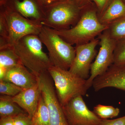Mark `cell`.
<instances>
[{
    "mask_svg": "<svg viewBox=\"0 0 125 125\" xmlns=\"http://www.w3.org/2000/svg\"><path fill=\"white\" fill-rule=\"evenodd\" d=\"M42 42L38 35H28L11 47L22 64L38 77L48 72L52 66L49 56L42 50Z\"/></svg>",
    "mask_w": 125,
    "mask_h": 125,
    "instance_id": "cell-1",
    "label": "cell"
},
{
    "mask_svg": "<svg viewBox=\"0 0 125 125\" xmlns=\"http://www.w3.org/2000/svg\"><path fill=\"white\" fill-rule=\"evenodd\" d=\"M108 28L109 26L101 23L95 10H89L82 12L79 21L72 28L54 30L65 41L76 46L91 42Z\"/></svg>",
    "mask_w": 125,
    "mask_h": 125,
    "instance_id": "cell-2",
    "label": "cell"
},
{
    "mask_svg": "<svg viewBox=\"0 0 125 125\" xmlns=\"http://www.w3.org/2000/svg\"><path fill=\"white\" fill-rule=\"evenodd\" d=\"M43 26L56 30L70 28L76 24L82 14L81 8L72 0H59L44 6Z\"/></svg>",
    "mask_w": 125,
    "mask_h": 125,
    "instance_id": "cell-3",
    "label": "cell"
},
{
    "mask_svg": "<svg viewBox=\"0 0 125 125\" xmlns=\"http://www.w3.org/2000/svg\"><path fill=\"white\" fill-rule=\"evenodd\" d=\"M38 36L46 47L52 66L63 70H69L75 57V48L63 40L54 29L49 27L43 26Z\"/></svg>",
    "mask_w": 125,
    "mask_h": 125,
    "instance_id": "cell-4",
    "label": "cell"
},
{
    "mask_svg": "<svg viewBox=\"0 0 125 125\" xmlns=\"http://www.w3.org/2000/svg\"><path fill=\"white\" fill-rule=\"evenodd\" d=\"M48 72L54 83L57 97L62 107L76 96H84L89 89L87 80L73 74L69 70L52 66Z\"/></svg>",
    "mask_w": 125,
    "mask_h": 125,
    "instance_id": "cell-5",
    "label": "cell"
},
{
    "mask_svg": "<svg viewBox=\"0 0 125 125\" xmlns=\"http://www.w3.org/2000/svg\"><path fill=\"white\" fill-rule=\"evenodd\" d=\"M0 12L4 16L9 30L8 45L11 47L28 35H39L43 25L38 21L25 18L6 5L0 6Z\"/></svg>",
    "mask_w": 125,
    "mask_h": 125,
    "instance_id": "cell-6",
    "label": "cell"
},
{
    "mask_svg": "<svg viewBox=\"0 0 125 125\" xmlns=\"http://www.w3.org/2000/svg\"><path fill=\"white\" fill-rule=\"evenodd\" d=\"M38 79L41 94L49 111V125H69L48 72L40 75Z\"/></svg>",
    "mask_w": 125,
    "mask_h": 125,
    "instance_id": "cell-7",
    "label": "cell"
},
{
    "mask_svg": "<svg viewBox=\"0 0 125 125\" xmlns=\"http://www.w3.org/2000/svg\"><path fill=\"white\" fill-rule=\"evenodd\" d=\"M108 29L98 36L100 49L95 60L92 63L90 75L87 80V86L89 89L92 86L94 80L104 73L113 64L114 52L116 41L112 38Z\"/></svg>",
    "mask_w": 125,
    "mask_h": 125,
    "instance_id": "cell-8",
    "label": "cell"
},
{
    "mask_svg": "<svg viewBox=\"0 0 125 125\" xmlns=\"http://www.w3.org/2000/svg\"><path fill=\"white\" fill-rule=\"evenodd\" d=\"M81 95L76 96L62 107L69 125H99L102 119L90 110Z\"/></svg>",
    "mask_w": 125,
    "mask_h": 125,
    "instance_id": "cell-9",
    "label": "cell"
},
{
    "mask_svg": "<svg viewBox=\"0 0 125 125\" xmlns=\"http://www.w3.org/2000/svg\"><path fill=\"white\" fill-rule=\"evenodd\" d=\"M99 42L98 38L88 43L75 46V57L69 71L77 76L88 79L93 61L97 54L96 47Z\"/></svg>",
    "mask_w": 125,
    "mask_h": 125,
    "instance_id": "cell-10",
    "label": "cell"
},
{
    "mask_svg": "<svg viewBox=\"0 0 125 125\" xmlns=\"http://www.w3.org/2000/svg\"><path fill=\"white\" fill-rule=\"evenodd\" d=\"M92 86L96 92L106 88H114L125 92V65L113 64L104 73L94 80Z\"/></svg>",
    "mask_w": 125,
    "mask_h": 125,
    "instance_id": "cell-11",
    "label": "cell"
},
{
    "mask_svg": "<svg viewBox=\"0 0 125 125\" xmlns=\"http://www.w3.org/2000/svg\"><path fill=\"white\" fill-rule=\"evenodd\" d=\"M25 18L42 22L44 6L38 0H9L5 5Z\"/></svg>",
    "mask_w": 125,
    "mask_h": 125,
    "instance_id": "cell-12",
    "label": "cell"
},
{
    "mask_svg": "<svg viewBox=\"0 0 125 125\" xmlns=\"http://www.w3.org/2000/svg\"><path fill=\"white\" fill-rule=\"evenodd\" d=\"M0 80L11 82L23 89L33 87L38 83V77L22 64L8 70Z\"/></svg>",
    "mask_w": 125,
    "mask_h": 125,
    "instance_id": "cell-13",
    "label": "cell"
},
{
    "mask_svg": "<svg viewBox=\"0 0 125 125\" xmlns=\"http://www.w3.org/2000/svg\"><path fill=\"white\" fill-rule=\"evenodd\" d=\"M41 93L38 83L33 87L23 89L11 99L32 118L37 109Z\"/></svg>",
    "mask_w": 125,
    "mask_h": 125,
    "instance_id": "cell-14",
    "label": "cell"
},
{
    "mask_svg": "<svg viewBox=\"0 0 125 125\" xmlns=\"http://www.w3.org/2000/svg\"><path fill=\"white\" fill-rule=\"evenodd\" d=\"M125 18V4L123 0H113L103 14L99 18L101 23L109 26Z\"/></svg>",
    "mask_w": 125,
    "mask_h": 125,
    "instance_id": "cell-15",
    "label": "cell"
},
{
    "mask_svg": "<svg viewBox=\"0 0 125 125\" xmlns=\"http://www.w3.org/2000/svg\"><path fill=\"white\" fill-rule=\"evenodd\" d=\"M21 64L20 60L12 47L0 49V80L8 70Z\"/></svg>",
    "mask_w": 125,
    "mask_h": 125,
    "instance_id": "cell-16",
    "label": "cell"
},
{
    "mask_svg": "<svg viewBox=\"0 0 125 125\" xmlns=\"http://www.w3.org/2000/svg\"><path fill=\"white\" fill-rule=\"evenodd\" d=\"M27 113L15 102L11 97L1 95L0 97V116L14 117L22 113Z\"/></svg>",
    "mask_w": 125,
    "mask_h": 125,
    "instance_id": "cell-17",
    "label": "cell"
},
{
    "mask_svg": "<svg viewBox=\"0 0 125 125\" xmlns=\"http://www.w3.org/2000/svg\"><path fill=\"white\" fill-rule=\"evenodd\" d=\"M48 108L42 94L37 111L32 118V125H49Z\"/></svg>",
    "mask_w": 125,
    "mask_h": 125,
    "instance_id": "cell-18",
    "label": "cell"
},
{
    "mask_svg": "<svg viewBox=\"0 0 125 125\" xmlns=\"http://www.w3.org/2000/svg\"><path fill=\"white\" fill-rule=\"evenodd\" d=\"M93 112L101 119H108L117 116L120 110L118 108L112 106L98 104L94 108Z\"/></svg>",
    "mask_w": 125,
    "mask_h": 125,
    "instance_id": "cell-19",
    "label": "cell"
},
{
    "mask_svg": "<svg viewBox=\"0 0 125 125\" xmlns=\"http://www.w3.org/2000/svg\"><path fill=\"white\" fill-rule=\"evenodd\" d=\"M109 34L116 42L125 39V18L113 23L109 26Z\"/></svg>",
    "mask_w": 125,
    "mask_h": 125,
    "instance_id": "cell-20",
    "label": "cell"
},
{
    "mask_svg": "<svg viewBox=\"0 0 125 125\" xmlns=\"http://www.w3.org/2000/svg\"><path fill=\"white\" fill-rule=\"evenodd\" d=\"M23 90L14 84L4 80H0V93L1 95L13 97Z\"/></svg>",
    "mask_w": 125,
    "mask_h": 125,
    "instance_id": "cell-21",
    "label": "cell"
},
{
    "mask_svg": "<svg viewBox=\"0 0 125 125\" xmlns=\"http://www.w3.org/2000/svg\"><path fill=\"white\" fill-rule=\"evenodd\" d=\"M113 64L117 65H125V39L116 42Z\"/></svg>",
    "mask_w": 125,
    "mask_h": 125,
    "instance_id": "cell-22",
    "label": "cell"
},
{
    "mask_svg": "<svg viewBox=\"0 0 125 125\" xmlns=\"http://www.w3.org/2000/svg\"><path fill=\"white\" fill-rule=\"evenodd\" d=\"M14 125H32V118L27 113H22L13 117Z\"/></svg>",
    "mask_w": 125,
    "mask_h": 125,
    "instance_id": "cell-23",
    "label": "cell"
},
{
    "mask_svg": "<svg viewBox=\"0 0 125 125\" xmlns=\"http://www.w3.org/2000/svg\"><path fill=\"white\" fill-rule=\"evenodd\" d=\"M93 0L96 3L98 8L99 13L98 15L99 18L105 12L108 7L111 4V2L112 1H111V0Z\"/></svg>",
    "mask_w": 125,
    "mask_h": 125,
    "instance_id": "cell-24",
    "label": "cell"
},
{
    "mask_svg": "<svg viewBox=\"0 0 125 125\" xmlns=\"http://www.w3.org/2000/svg\"><path fill=\"white\" fill-rule=\"evenodd\" d=\"M99 125H125V115L113 120L102 119Z\"/></svg>",
    "mask_w": 125,
    "mask_h": 125,
    "instance_id": "cell-25",
    "label": "cell"
},
{
    "mask_svg": "<svg viewBox=\"0 0 125 125\" xmlns=\"http://www.w3.org/2000/svg\"><path fill=\"white\" fill-rule=\"evenodd\" d=\"M0 125H14L13 117H0Z\"/></svg>",
    "mask_w": 125,
    "mask_h": 125,
    "instance_id": "cell-26",
    "label": "cell"
},
{
    "mask_svg": "<svg viewBox=\"0 0 125 125\" xmlns=\"http://www.w3.org/2000/svg\"><path fill=\"white\" fill-rule=\"evenodd\" d=\"M58 0H39L41 4L44 6Z\"/></svg>",
    "mask_w": 125,
    "mask_h": 125,
    "instance_id": "cell-27",
    "label": "cell"
},
{
    "mask_svg": "<svg viewBox=\"0 0 125 125\" xmlns=\"http://www.w3.org/2000/svg\"><path fill=\"white\" fill-rule=\"evenodd\" d=\"M72 0L75 1L80 7L82 8V6H83L82 4L83 1H85V0Z\"/></svg>",
    "mask_w": 125,
    "mask_h": 125,
    "instance_id": "cell-28",
    "label": "cell"
},
{
    "mask_svg": "<svg viewBox=\"0 0 125 125\" xmlns=\"http://www.w3.org/2000/svg\"><path fill=\"white\" fill-rule=\"evenodd\" d=\"M9 0H0V6L4 5Z\"/></svg>",
    "mask_w": 125,
    "mask_h": 125,
    "instance_id": "cell-29",
    "label": "cell"
},
{
    "mask_svg": "<svg viewBox=\"0 0 125 125\" xmlns=\"http://www.w3.org/2000/svg\"><path fill=\"white\" fill-rule=\"evenodd\" d=\"M123 2H125V0H123Z\"/></svg>",
    "mask_w": 125,
    "mask_h": 125,
    "instance_id": "cell-30",
    "label": "cell"
}]
</instances>
